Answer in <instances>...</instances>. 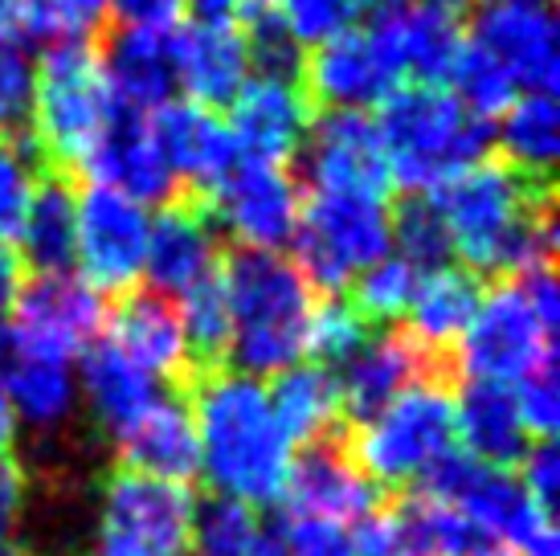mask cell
<instances>
[{"mask_svg": "<svg viewBox=\"0 0 560 556\" xmlns=\"http://www.w3.org/2000/svg\"><path fill=\"white\" fill-rule=\"evenodd\" d=\"M508 4H548V0H482V9H508Z\"/></svg>", "mask_w": 560, "mask_h": 556, "instance_id": "obj_57", "label": "cell"}, {"mask_svg": "<svg viewBox=\"0 0 560 556\" xmlns=\"http://www.w3.org/2000/svg\"><path fill=\"white\" fill-rule=\"evenodd\" d=\"M115 99H110L103 58L91 42H66L46 46L37 58V91H33L30 115V152L37 164L54 172L79 169L103 143L107 127L115 124Z\"/></svg>", "mask_w": 560, "mask_h": 556, "instance_id": "obj_5", "label": "cell"}, {"mask_svg": "<svg viewBox=\"0 0 560 556\" xmlns=\"http://www.w3.org/2000/svg\"><path fill=\"white\" fill-rule=\"evenodd\" d=\"M389 9H421V13H446V16H463L470 0H385Z\"/></svg>", "mask_w": 560, "mask_h": 556, "instance_id": "obj_54", "label": "cell"}, {"mask_svg": "<svg viewBox=\"0 0 560 556\" xmlns=\"http://www.w3.org/2000/svg\"><path fill=\"white\" fill-rule=\"evenodd\" d=\"M79 402L91 414V421L107 433L110 442L140 421L160 393V381H152L140 364H131L110 340H94L79 356Z\"/></svg>", "mask_w": 560, "mask_h": 556, "instance_id": "obj_25", "label": "cell"}, {"mask_svg": "<svg viewBox=\"0 0 560 556\" xmlns=\"http://www.w3.org/2000/svg\"><path fill=\"white\" fill-rule=\"evenodd\" d=\"M520 487L528 491L532 503H540L545 511H552L557 516V495H560V450L552 447V438H545V442H532L528 450H524V459H520Z\"/></svg>", "mask_w": 560, "mask_h": 556, "instance_id": "obj_48", "label": "cell"}, {"mask_svg": "<svg viewBox=\"0 0 560 556\" xmlns=\"http://www.w3.org/2000/svg\"><path fill=\"white\" fill-rule=\"evenodd\" d=\"M360 4H373V0H360Z\"/></svg>", "mask_w": 560, "mask_h": 556, "instance_id": "obj_61", "label": "cell"}, {"mask_svg": "<svg viewBox=\"0 0 560 556\" xmlns=\"http://www.w3.org/2000/svg\"><path fill=\"white\" fill-rule=\"evenodd\" d=\"M192 430L197 475L209 495H225L246 508H270L295 459V442L275 417L266 381L234 369H205L192 377Z\"/></svg>", "mask_w": 560, "mask_h": 556, "instance_id": "obj_2", "label": "cell"}, {"mask_svg": "<svg viewBox=\"0 0 560 556\" xmlns=\"http://www.w3.org/2000/svg\"><path fill=\"white\" fill-rule=\"evenodd\" d=\"M352 548H357V556H409L389 511H373V516L357 520L352 524Z\"/></svg>", "mask_w": 560, "mask_h": 556, "instance_id": "obj_51", "label": "cell"}, {"mask_svg": "<svg viewBox=\"0 0 560 556\" xmlns=\"http://www.w3.org/2000/svg\"><path fill=\"white\" fill-rule=\"evenodd\" d=\"M107 327V299L82 275H37L21 287L0 348L13 356L74 364Z\"/></svg>", "mask_w": 560, "mask_h": 556, "instance_id": "obj_11", "label": "cell"}, {"mask_svg": "<svg viewBox=\"0 0 560 556\" xmlns=\"http://www.w3.org/2000/svg\"><path fill=\"white\" fill-rule=\"evenodd\" d=\"M266 393H270L279 426L295 447H312V442L331 438V430L343 417L336 369H324L315 360H299L291 369H282L279 377H270Z\"/></svg>", "mask_w": 560, "mask_h": 556, "instance_id": "obj_33", "label": "cell"}, {"mask_svg": "<svg viewBox=\"0 0 560 556\" xmlns=\"http://www.w3.org/2000/svg\"><path fill=\"white\" fill-rule=\"evenodd\" d=\"M21 287H25V263H21L16 246L0 242V324L13 315V303H16V294H21Z\"/></svg>", "mask_w": 560, "mask_h": 556, "instance_id": "obj_52", "label": "cell"}, {"mask_svg": "<svg viewBox=\"0 0 560 556\" xmlns=\"http://www.w3.org/2000/svg\"><path fill=\"white\" fill-rule=\"evenodd\" d=\"M376 139L389 172V188L401 197H425L454 172L491 155L495 124L470 115L446 86L405 82L376 107Z\"/></svg>", "mask_w": 560, "mask_h": 556, "instance_id": "obj_4", "label": "cell"}, {"mask_svg": "<svg viewBox=\"0 0 560 556\" xmlns=\"http://www.w3.org/2000/svg\"><path fill=\"white\" fill-rule=\"evenodd\" d=\"M299 82L312 103L327 111H369L381 107L397 86H405V74L385 37L373 25H352L340 37L303 54Z\"/></svg>", "mask_w": 560, "mask_h": 556, "instance_id": "obj_14", "label": "cell"}, {"mask_svg": "<svg viewBox=\"0 0 560 556\" xmlns=\"http://www.w3.org/2000/svg\"><path fill=\"white\" fill-rule=\"evenodd\" d=\"M103 74H107L110 99L127 115H152L164 107L176 82H172V58H168V33L152 30H119L98 49Z\"/></svg>", "mask_w": 560, "mask_h": 556, "instance_id": "obj_31", "label": "cell"}, {"mask_svg": "<svg viewBox=\"0 0 560 556\" xmlns=\"http://www.w3.org/2000/svg\"><path fill=\"white\" fill-rule=\"evenodd\" d=\"M225 111H230L225 124H230L242 160L279 164V169L299 160L307 127H312V99L299 78L249 74V82Z\"/></svg>", "mask_w": 560, "mask_h": 556, "instance_id": "obj_16", "label": "cell"}, {"mask_svg": "<svg viewBox=\"0 0 560 556\" xmlns=\"http://www.w3.org/2000/svg\"><path fill=\"white\" fill-rule=\"evenodd\" d=\"M487 556H508V553H499V548H495V553H487Z\"/></svg>", "mask_w": 560, "mask_h": 556, "instance_id": "obj_60", "label": "cell"}, {"mask_svg": "<svg viewBox=\"0 0 560 556\" xmlns=\"http://www.w3.org/2000/svg\"><path fill=\"white\" fill-rule=\"evenodd\" d=\"M205 213L213 230L234 238L237 250H275L291 246L303 213V185L279 164L242 160L225 181L205 193Z\"/></svg>", "mask_w": 560, "mask_h": 556, "instance_id": "obj_12", "label": "cell"}, {"mask_svg": "<svg viewBox=\"0 0 560 556\" xmlns=\"http://www.w3.org/2000/svg\"><path fill=\"white\" fill-rule=\"evenodd\" d=\"M0 360H4V356H0Z\"/></svg>", "mask_w": 560, "mask_h": 556, "instance_id": "obj_63", "label": "cell"}, {"mask_svg": "<svg viewBox=\"0 0 560 556\" xmlns=\"http://www.w3.org/2000/svg\"><path fill=\"white\" fill-rule=\"evenodd\" d=\"M192 491L136 471H110L94 516L98 556H180L192 528Z\"/></svg>", "mask_w": 560, "mask_h": 556, "instance_id": "obj_10", "label": "cell"}, {"mask_svg": "<svg viewBox=\"0 0 560 556\" xmlns=\"http://www.w3.org/2000/svg\"><path fill=\"white\" fill-rule=\"evenodd\" d=\"M25 495H30V479L16 459H0V553L13 544L21 516H25Z\"/></svg>", "mask_w": 560, "mask_h": 556, "instance_id": "obj_50", "label": "cell"}, {"mask_svg": "<svg viewBox=\"0 0 560 556\" xmlns=\"http://www.w3.org/2000/svg\"><path fill=\"white\" fill-rule=\"evenodd\" d=\"M107 340L152 381H180L197 369L176 299H164L156 291H127L119 311L110 315Z\"/></svg>", "mask_w": 560, "mask_h": 556, "instance_id": "obj_24", "label": "cell"}, {"mask_svg": "<svg viewBox=\"0 0 560 556\" xmlns=\"http://www.w3.org/2000/svg\"><path fill=\"white\" fill-rule=\"evenodd\" d=\"M180 556H197V553H180Z\"/></svg>", "mask_w": 560, "mask_h": 556, "instance_id": "obj_62", "label": "cell"}, {"mask_svg": "<svg viewBox=\"0 0 560 556\" xmlns=\"http://www.w3.org/2000/svg\"><path fill=\"white\" fill-rule=\"evenodd\" d=\"M557 324L540 315L520 278H503L482 291L479 311L451 348L454 369L463 381L515 385L532 372L552 364Z\"/></svg>", "mask_w": 560, "mask_h": 556, "instance_id": "obj_9", "label": "cell"}, {"mask_svg": "<svg viewBox=\"0 0 560 556\" xmlns=\"http://www.w3.org/2000/svg\"><path fill=\"white\" fill-rule=\"evenodd\" d=\"M421 270L413 263H405L401 254H385L376 258L373 266H364L357 278H352V308L364 315V324L376 327H393L397 320H405L409 311V299L418 291Z\"/></svg>", "mask_w": 560, "mask_h": 556, "instance_id": "obj_40", "label": "cell"}, {"mask_svg": "<svg viewBox=\"0 0 560 556\" xmlns=\"http://www.w3.org/2000/svg\"><path fill=\"white\" fill-rule=\"evenodd\" d=\"M376 499H381V487L360 471L348 447L324 438L291 459L279 503H287V511L303 520H331V524L352 528L357 520L373 516Z\"/></svg>", "mask_w": 560, "mask_h": 556, "instance_id": "obj_17", "label": "cell"}, {"mask_svg": "<svg viewBox=\"0 0 560 556\" xmlns=\"http://www.w3.org/2000/svg\"><path fill=\"white\" fill-rule=\"evenodd\" d=\"M482 299V282L475 270L458 263H442L434 270H421L418 291L409 299V311H405V332L413 336L418 348L442 356L451 352L458 336L467 332V324L475 320Z\"/></svg>", "mask_w": 560, "mask_h": 556, "instance_id": "obj_29", "label": "cell"}, {"mask_svg": "<svg viewBox=\"0 0 560 556\" xmlns=\"http://www.w3.org/2000/svg\"><path fill=\"white\" fill-rule=\"evenodd\" d=\"M33 91H37V58L30 42L0 37V136L25 139L30 136Z\"/></svg>", "mask_w": 560, "mask_h": 556, "instance_id": "obj_42", "label": "cell"}, {"mask_svg": "<svg viewBox=\"0 0 560 556\" xmlns=\"http://www.w3.org/2000/svg\"><path fill=\"white\" fill-rule=\"evenodd\" d=\"M16 33V0H0V37Z\"/></svg>", "mask_w": 560, "mask_h": 556, "instance_id": "obj_56", "label": "cell"}, {"mask_svg": "<svg viewBox=\"0 0 560 556\" xmlns=\"http://www.w3.org/2000/svg\"><path fill=\"white\" fill-rule=\"evenodd\" d=\"M0 556H33V553H25V548H16V544H9V548H4Z\"/></svg>", "mask_w": 560, "mask_h": 556, "instance_id": "obj_58", "label": "cell"}, {"mask_svg": "<svg viewBox=\"0 0 560 556\" xmlns=\"http://www.w3.org/2000/svg\"><path fill=\"white\" fill-rule=\"evenodd\" d=\"M254 4H275V0H254Z\"/></svg>", "mask_w": 560, "mask_h": 556, "instance_id": "obj_59", "label": "cell"}, {"mask_svg": "<svg viewBox=\"0 0 560 556\" xmlns=\"http://www.w3.org/2000/svg\"><path fill=\"white\" fill-rule=\"evenodd\" d=\"M446 82H451L454 99H458L470 115L487 119V124H495L499 115L520 99L512 74H508L470 33H467V42H463V49H458V58H454Z\"/></svg>", "mask_w": 560, "mask_h": 556, "instance_id": "obj_36", "label": "cell"}, {"mask_svg": "<svg viewBox=\"0 0 560 556\" xmlns=\"http://www.w3.org/2000/svg\"><path fill=\"white\" fill-rule=\"evenodd\" d=\"M74 225H79V193L66 172L46 169L37 176L13 246H21V263L37 275H62L74 263Z\"/></svg>", "mask_w": 560, "mask_h": 556, "instance_id": "obj_32", "label": "cell"}, {"mask_svg": "<svg viewBox=\"0 0 560 556\" xmlns=\"http://www.w3.org/2000/svg\"><path fill=\"white\" fill-rule=\"evenodd\" d=\"M107 21V0H16V37L37 46L91 42Z\"/></svg>", "mask_w": 560, "mask_h": 556, "instance_id": "obj_37", "label": "cell"}, {"mask_svg": "<svg viewBox=\"0 0 560 556\" xmlns=\"http://www.w3.org/2000/svg\"><path fill=\"white\" fill-rule=\"evenodd\" d=\"M275 9H279L287 33L295 37V46L307 54V49L340 37L343 30H352L369 4H360V0H275Z\"/></svg>", "mask_w": 560, "mask_h": 556, "instance_id": "obj_44", "label": "cell"}, {"mask_svg": "<svg viewBox=\"0 0 560 556\" xmlns=\"http://www.w3.org/2000/svg\"><path fill=\"white\" fill-rule=\"evenodd\" d=\"M221 287L230 299V369L270 381L307 360L315 291L287 254L237 250L221 263Z\"/></svg>", "mask_w": 560, "mask_h": 556, "instance_id": "obj_3", "label": "cell"}, {"mask_svg": "<svg viewBox=\"0 0 560 556\" xmlns=\"http://www.w3.org/2000/svg\"><path fill=\"white\" fill-rule=\"evenodd\" d=\"M418 487L470 516L508 556H560L557 516L532 503L520 479L503 466L451 450Z\"/></svg>", "mask_w": 560, "mask_h": 556, "instance_id": "obj_8", "label": "cell"}, {"mask_svg": "<svg viewBox=\"0 0 560 556\" xmlns=\"http://www.w3.org/2000/svg\"><path fill=\"white\" fill-rule=\"evenodd\" d=\"M369 336L373 324H364V315L352 303H343L340 294H327L324 303H315L307 324V356L324 369H340Z\"/></svg>", "mask_w": 560, "mask_h": 556, "instance_id": "obj_43", "label": "cell"}, {"mask_svg": "<svg viewBox=\"0 0 560 556\" xmlns=\"http://www.w3.org/2000/svg\"><path fill=\"white\" fill-rule=\"evenodd\" d=\"M279 536H282V556H357V548H352V528L331 524V520L291 516Z\"/></svg>", "mask_w": 560, "mask_h": 556, "instance_id": "obj_47", "label": "cell"}, {"mask_svg": "<svg viewBox=\"0 0 560 556\" xmlns=\"http://www.w3.org/2000/svg\"><path fill=\"white\" fill-rule=\"evenodd\" d=\"M82 172L91 176V185H107L140 205H172L180 188L148 131V115H127V111L115 115V124L107 127V136L82 164Z\"/></svg>", "mask_w": 560, "mask_h": 556, "instance_id": "obj_23", "label": "cell"}, {"mask_svg": "<svg viewBox=\"0 0 560 556\" xmlns=\"http://www.w3.org/2000/svg\"><path fill=\"white\" fill-rule=\"evenodd\" d=\"M249 0H185V9L209 25H237Z\"/></svg>", "mask_w": 560, "mask_h": 556, "instance_id": "obj_53", "label": "cell"}, {"mask_svg": "<svg viewBox=\"0 0 560 556\" xmlns=\"http://www.w3.org/2000/svg\"><path fill=\"white\" fill-rule=\"evenodd\" d=\"M115 447H119L124 471L185 483V487L188 479H197V430H192L188 405L176 397H156L131 430L115 438Z\"/></svg>", "mask_w": 560, "mask_h": 556, "instance_id": "obj_28", "label": "cell"}, {"mask_svg": "<svg viewBox=\"0 0 560 556\" xmlns=\"http://www.w3.org/2000/svg\"><path fill=\"white\" fill-rule=\"evenodd\" d=\"M107 13L119 21V30L172 33L185 16V0H107Z\"/></svg>", "mask_w": 560, "mask_h": 556, "instance_id": "obj_49", "label": "cell"}, {"mask_svg": "<svg viewBox=\"0 0 560 556\" xmlns=\"http://www.w3.org/2000/svg\"><path fill=\"white\" fill-rule=\"evenodd\" d=\"M512 397H515L520 421H524V430H528L532 442H545V438L557 433L560 389H557V372H552V364L540 372H532V377H524V381H515Z\"/></svg>", "mask_w": 560, "mask_h": 556, "instance_id": "obj_46", "label": "cell"}, {"mask_svg": "<svg viewBox=\"0 0 560 556\" xmlns=\"http://www.w3.org/2000/svg\"><path fill=\"white\" fill-rule=\"evenodd\" d=\"M454 438H458V450L470 459L512 471L532 447L520 409H515L512 385L463 381V389L454 393Z\"/></svg>", "mask_w": 560, "mask_h": 556, "instance_id": "obj_26", "label": "cell"}, {"mask_svg": "<svg viewBox=\"0 0 560 556\" xmlns=\"http://www.w3.org/2000/svg\"><path fill=\"white\" fill-rule=\"evenodd\" d=\"M148 205L131 201L107 185H86L79 193V225H74V263L82 278L103 294H127L143 282L148 254Z\"/></svg>", "mask_w": 560, "mask_h": 556, "instance_id": "obj_13", "label": "cell"}, {"mask_svg": "<svg viewBox=\"0 0 560 556\" xmlns=\"http://www.w3.org/2000/svg\"><path fill=\"white\" fill-rule=\"evenodd\" d=\"M16 433H21V426H16L13 409H9V402H4V389H0V459H13Z\"/></svg>", "mask_w": 560, "mask_h": 556, "instance_id": "obj_55", "label": "cell"}, {"mask_svg": "<svg viewBox=\"0 0 560 556\" xmlns=\"http://www.w3.org/2000/svg\"><path fill=\"white\" fill-rule=\"evenodd\" d=\"M148 131L156 139L160 155L168 160L172 176L180 185H192L201 197L242 164V152H237L234 136H230V124L221 119L218 111L197 107L188 99H168L164 107L152 111Z\"/></svg>", "mask_w": 560, "mask_h": 556, "instance_id": "obj_20", "label": "cell"}, {"mask_svg": "<svg viewBox=\"0 0 560 556\" xmlns=\"http://www.w3.org/2000/svg\"><path fill=\"white\" fill-rule=\"evenodd\" d=\"M470 37L512 74L520 94H557L560 42L557 16L548 4L482 9L470 25Z\"/></svg>", "mask_w": 560, "mask_h": 556, "instance_id": "obj_18", "label": "cell"}, {"mask_svg": "<svg viewBox=\"0 0 560 556\" xmlns=\"http://www.w3.org/2000/svg\"><path fill=\"white\" fill-rule=\"evenodd\" d=\"M172 82L197 107H230L234 94L249 82V49L242 25H176L168 33Z\"/></svg>", "mask_w": 560, "mask_h": 556, "instance_id": "obj_19", "label": "cell"}, {"mask_svg": "<svg viewBox=\"0 0 560 556\" xmlns=\"http://www.w3.org/2000/svg\"><path fill=\"white\" fill-rule=\"evenodd\" d=\"M499 160L532 181H548L560 155V107L552 94H520L495 124Z\"/></svg>", "mask_w": 560, "mask_h": 556, "instance_id": "obj_35", "label": "cell"}, {"mask_svg": "<svg viewBox=\"0 0 560 556\" xmlns=\"http://www.w3.org/2000/svg\"><path fill=\"white\" fill-rule=\"evenodd\" d=\"M0 389H4V402L13 409L16 426L33 430L37 438L66 433L82 409L74 364H62V360L9 352V360H0Z\"/></svg>", "mask_w": 560, "mask_h": 556, "instance_id": "obj_27", "label": "cell"}, {"mask_svg": "<svg viewBox=\"0 0 560 556\" xmlns=\"http://www.w3.org/2000/svg\"><path fill=\"white\" fill-rule=\"evenodd\" d=\"M266 528L258 524V511L225 499V495H209L201 503H192V528H188V544L197 556H246Z\"/></svg>", "mask_w": 560, "mask_h": 556, "instance_id": "obj_38", "label": "cell"}, {"mask_svg": "<svg viewBox=\"0 0 560 556\" xmlns=\"http://www.w3.org/2000/svg\"><path fill=\"white\" fill-rule=\"evenodd\" d=\"M291 250V263L312 282V291L343 294L364 266L393 250V205L376 197L312 193L303 197Z\"/></svg>", "mask_w": 560, "mask_h": 556, "instance_id": "obj_7", "label": "cell"}, {"mask_svg": "<svg viewBox=\"0 0 560 556\" xmlns=\"http://www.w3.org/2000/svg\"><path fill=\"white\" fill-rule=\"evenodd\" d=\"M425 197L446 225L451 254L475 275L520 278L552 263L557 213L548 181H532L495 155H482Z\"/></svg>", "mask_w": 560, "mask_h": 556, "instance_id": "obj_1", "label": "cell"}, {"mask_svg": "<svg viewBox=\"0 0 560 556\" xmlns=\"http://www.w3.org/2000/svg\"><path fill=\"white\" fill-rule=\"evenodd\" d=\"M218 230L201 201L160 205L148 225V254H143V282L164 299H180L201 278L218 270Z\"/></svg>", "mask_w": 560, "mask_h": 556, "instance_id": "obj_21", "label": "cell"}, {"mask_svg": "<svg viewBox=\"0 0 560 556\" xmlns=\"http://www.w3.org/2000/svg\"><path fill=\"white\" fill-rule=\"evenodd\" d=\"M37 155L30 152L25 139H4L0 136V242L13 246L25 209H30L33 185H37Z\"/></svg>", "mask_w": 560, "mask_h": 556, "instance_id": "obj_45", "label": "cell"}, {"mask_svg": "<svg viewBox=\"0 0 560 556\" xmlns=\"http://www.w3.org/2000/svg\"><path fill=\"white\" fill-rule=\"evenodd\" d=\"M451 450H458L454 389L438 372H425L409 389H401L385 409L360 421L348 454L381 491L385 487L413 491Z\"/></svg>", "mask_w": 560, "mask_h": 556, "instance_id": "obj_6", "label": "cell"}, {"mask_svg": "<svg viewBox=\"0 0 560 556\" xmlns=\"http://www.w3.org/2000/svg\"><path fill=\"white\" fill-rule=\"evenodd\" d=\"M176 308H180L192 364L218 369V360H225V344H230V299L221 287V266L209 278H201L192 291L180 294Z\"/></svg>", "mask_w": 560, "mask_h": 556, "instance_id": "obj_39", "label": "cell"}, {"mask_svg": "<svg viewBox=\"0 0 560 556\" xmlns=\"http://www.w3.org/2000/svg\"><path fill=\"white\" fill-rule=\"evenodd\" d=\"M369 25L393 49L405 82H430V86H446V74H451L463 42H467L463 16L421 13V9H389L385 4Z\"/></svg>", "mask_w": 560, "mask_h": 556, "instance_id": "obj_30", "label": "cell"}, {"mask_svg": "<svg viewBox=\"0 0 560 556\" xmlns=\"http://www.w3.org/2000/svg\"><path fill=\"white\" fill-rule=\"evenodd\" d=\"M393 254H401L405 263H413L418 270L451 263L446 225L430 197H401V205L393 209Z\"/></svg>", "mask_w": 560, "mask_h": 556, "instance_id": "obj_41", "label": "cell"}, {"mask_svg": "<svg viewBox=\"0 0 560 556\" xmlns=\"http://www.w3.org/2000/svg\"><path fill=\"white\" fill-rule=\"evenodd\" d=\"M299 160H303V181L312 185V193L389 201L393 188L381 139L364 111H324L319 119H312Z\"/></svg>", "mask_w": 560, "mask_h": 556, "instance_id": "obj_15", "label": "cell"}, {"mask_svg": "<svg viewBox=\"0 0 560 556\" xmlns=\"http://www.w3.org/2000/svg\"><path fill=\"white\" fill-rule=\"evenodd\" d=\"M425 372H434V356L418 348L413 336L401 327H381L336 369L343 417L352 426L369 421L376 409H385L401 389H409Z\"/></svg>", "mask_w": 560, "mask_h": 556, "instance_id": "obj_22", "label": "cell"}, {"mask_svg": "<svg viewBox=\"0 0 560 556\" xmlns=\"http://www.w3.org/2000/svg\"><path fill=\"white\" fill-rule=\"evenodd\" d=\"M397 536H401L405 553L409 556H487L495 553V541L482 532L470 516L438 499V495L413 491L405 495L401 503L389 511Z\"/></svg>", "mask_w": 560, "mask_h": 556, "instance_id": "obj_34", "label": "cell"}]
</instances>
